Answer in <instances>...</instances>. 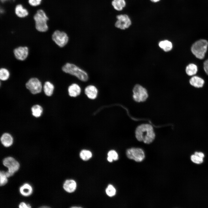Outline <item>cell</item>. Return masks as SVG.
<instances>
[{
	"label": "cell",
	"mask_w": 208,
	"mask_h": 208,
	"mask_svg": "<svg viewBox=\"0 0 208 208\" xmlns=\"http://www.w3.org/2000/svg\"><path fill=\"white\" fill-rule=\"evenodd\" d=\"M7 177L5 172L3 171L0 172V185L1 186L5 185L8 182Z\"/></svg>",
	"instance_id": "4316f807"
},
{
	"label": "cell",
	"mask_w": 208,
	"mask_h": 208,
	"mask_svg": "<svg viewBox=\"0 0 208 208\" xmlns=\"http://www.w3.org/2000/svg\"><path fill=\"white\" fill-rule=\"evenodd\" d=\"M194 154L203 158L204 157V154L201 152H195Z\"/></svg>",
	"instance_id": "d6a6232c"
},
{
	"label": "cell",
	"mask_w": 208,
	"mask_h": 208,
	"mask_svg": "<svg viewBox=\"0 0 208 208\" xmlns=\"http://www.w3.org/2000/svg\"><path fill=\"white\" fill-rule=\"evenodd\" d=\"M191 159L194 163L197 164H201L203 161V158L200 157L195 154L191 156Z\"/></svg>",
	"instance_id": "83f0119b"
},
{
	"label": "cell",
	"mask_w": 208,
	"mask_h": 208,
	"mask_svg": "<svg viewBox=\"0 0 208 208\" xmlns=\"http://www.w3.org/2000/svg\"><path fill=\"white\" fill-rule=\"evenodd\" d=\"M54 89L53 85L49 81H46L44 85L43 89L45 94L48 96H51Z\"/></svg>",
	"instance_id": "ffe728a7"
},
{
	"label": "cell",
	"mask_w": 208,
	"mask_h": 208,
	"mask_svg": "<svg viewBox=\"0 0 208 208\" xmlns=\"http://www.w3.org/2000/svg\"><path fill=\"white\" fill-rule=\"evenodd\" d=\"M42 0H28L29 4L32 6L35 7L40 5Z\"/></svg>",
	"instance_id": "f546056e"
},
{
	"label": "cell",
	"mask_w": 208,
	"mask_h": 208,
	"mask_svg": "<svg viewBox=\"0 0 208 208\" xmlns=\"http://www.w3.org/2000/svg\"><path fill=\"white\" fill-rule=\"evenodd\" d=\"M52 39L60 47L65 46L69 41V37L65 32L59 30L55 31L52 35Z\"/></svg>",
	"instance_id": "5b68a950"
},
{
	"label": "cell",
	"mask_w": 208,
	"mask_h": 208,
	"mask_svg": "<svg viewBox=\"0 0 208 208\" xmlns=\"http://www.w3.org/2000/svg\"><path fill=\"white\" fill-rule=\"evenodd\" d=\"M85 92L88 98L91 99H95L97 95L98 90L97 88L93 85L87 86L85 89Z\"/></svg>",
	"instance_id": "7c38bea8"
},
{
	"label": "cell",
	"mask_w": 208,
	"mask_h": 208,
	"mask_svg": "<svg viewBox=\"0 0 208 208\" xmlns=\"http://www.w3.org/2000/svg\"><path fill=\"white\" fill-rule=\"evenodd\" d=\"M1 141L2 144L5 147L10 146L13 142V139L11 135L6 133L3 134L1 138Z\"/></svg>",
	"instance_id": "ac0fdd59"
},
{
	"label": "cell",
	"mask_w": 208,
	"mask_h": 208,
	"mask_svg": "<svg viewBox=\"0 0 208 208\" xmlns=\"http://www.w3.org/2000/svg\"><path fill=\"white\" fill-rule=\"evenodd\" d=\"M208 46V41L205 39H200L195 42L192 45L191 51L196 57L200 59H203Z\"/></svg>",
	"instance_id": "277c9868"
},
{
	"label": "cell",
	"mask_w": 208,
	"mask_h": 208,
	"mask_svg": "<svg viewBox=\"0 0 208 208\" xmlns=\"http://www.w3.org/2000/svg\"><path fill=\"white\" fill-rule=\"evenodd\" d=\"M111 3L114 9L119 11L122 10L126 5L125 0H113Z\"/></svg>",
	"instance_id": "d6986e66"
},
{
	"label": "cell",
	"mask_w": 208,
	"mask_h": 208,
	"mask_svg": "<svg viewBox=\"0 0 208 208\" xmlns=\"http://www.w3.org/2000/svg\"><path fill=\"white\" fill-rule=\"evenodd\" d=\"M127 157L135 161L140 162L144 159L145 155L143 150L141 148H132L128 149L126 152Z\"/></svg>",
	"instance_id": "8992f818"
},
{
	"label": "cell",
	"mask_w": 208,
	"mask_h": 208,
	"mask_svg": "<svg viewBox=\"0 0 208 208\" xmlns=\"http://www.w3.org/2000/svg\"><path fill=\"white\" fill-rule=\"evenodd\" d=\"M33 18L35 21V28L38 31L44 32L48 30L47 21L49 18L43 10L40 9L37 10Z\"/></svg>",
	"instance_id": "3957f363"
},
{
	"label": "cell",
	"mask_w": 208,
	"mask_h": 208,
	"mask_svg": "<svg viewBox=\"0 0 208 208\" xmlns=\"http://www.w3.org/2000/svg\"><path fill=\"white\" fill-rule=\"evenodd\" d=\"M13 53L15 58L18 60L23 61L27 57L28 55V49L26 46H20L15 48Z\"/></svg>",
	"instance_id": "8fae6325"
},
{
	"label": "cell",
	"mask_w": 208,
	"mask_h": 208,
	"mask_svg": "<svg viewBox=\"0 0 208 208\" xmlns=\"http://www.w3.org/2000/svg\"><path fill=\"white\" fill-rule=\"evenodd\" d=\"M15 13L18 17L23 18L27 16L29 12L27 10L24 8L22 4L16 5L15 8Z\"/></svg>",
	"instance_id": "9a60e30c"
},
{
	"label": "cell",
	"mask_w": 208,
	"mask_h": 208,
	"mask_svg": "<svg viewBox=\"0 0 208 208\" xmlns=\"http://www.w3.org/2000/svg\"><path fill=\"white\" fill-rule=\"evenodd\" d=\"M5 173L6 175L8 178L13 176L14 174V173L9 172L8 171H7V172H5Z\"/></svg>",
	"instance_id": "836d02e7"
},
{
	"label": "cell",
	"mask_w": 208,
	"mask_h": 208,
	"mask_svg": "<svg viewBox=\"0 0 208 208\" xmlns=\"http://www.w3.org/2000/svg\"><path fill=\"white\" fill-rule=\"evenodd\" d=\"M64 73L74 76L80 80L86 82L88 79L87 73L83 70L74 64L67 63L62 67Z\"/></svg>",
	"instance_id": "7a4b0ae2"
},
{
	"label": "cell",
	"mask_w": 208,
	"mask_h": 208,
	"mask_svg": "<svg viewBox=\"0 0 208 208\" xmlns=\"http://www.w3.org/2000/svg\"><path fill=\"white\" fill-rule=\"evenodd\" d=\"M135 136L138 141L149 144L154 140L155 134L151 125L148 124H143L136 128Z\"/></svg>",
	"instance_id": "6da1fadb"
},
{
	"label": "cell",
	"mask_w": 208,
	"mask_h": 208,
	"mask_svg": "<svg viewBox=\"0 0 208 208\" xmlns=\"http://www.w3.org/2000/svg\"><path fill=\"white\" fill-rule=\"evenodd\" d=\"M92 153L89 151L83 150L80 153L81 158L84 161H87L90 159L92 157Z\"/></svg>",
	"instance_id": "cb8c5ba5"
},
{
	"label": "cell",
	"mask_w": 208,
	"mask_h": 208,
	"mask_svg": "<svg viewBox=\"0 0 208 208\" xmlns=\"http://www.w3.org/2000/svg\"><path fill=\"white\" fill-rule=\"evenodd\" d=\"M189 82L192 86L197 88L202 87L204 83V80L197 76L192 77L190 79Z\"/></svg>",
	"instance_id": "e0dca14e"
},
{
	"label": "cell",
	"mask_w": 208,
	"mask_h": 208,
	"mask_svg": "<svg viewBox=\"0 0 208 208\" xmlns=\"http://www.w3.org/2000/svg\"><path fill=\"white\" fill-rule=\"evenodd\" d=\"M25 86L26 88L33 94L40 93L42 89L41 83L36 78L30 79L26 83Z\"/></svg>",
	"instance_id": "9c48e42d"
},
{
	"label": "cell",
	"mask_w": 208,
	"mask_h": 208,
	"mask_svg": "<svg viewBox=\"0 0 208 208\" xmlns=\"http://www.w3.org/2000/svg\"><path fill=\"white\" fill-rule=\"evenodd\" d=\"M73 207V208H75V207H76V208H77V207L80 208V207Z\"/></svg>",
	"instance_id": "f35d334b"
},
{
	"label": "cell",
	"mask_w": 208,
	"mask_h": 208,
	"mask_svg": "<svg viewBox=\"0 0 208 208\" xmlns=\"http://www.w3.org/2000/svg\"><path fill=\"white\" fill-rule=\"evenodd\" d=\"M203 66L205 72L208 75V60H207L204 62Z\"/></svg>",
	"instance_id": "1f68e13d"
},
{
	"label": "cell",
	"mask_w": 208,
	"mask_h": 208,
	"mask_svg": "<svg viewBox=\"0 0 208 208\" xmlns=\"http://www.w3.org/2000/svg\"><path fill=\"white\" fill-rule=\"evenodd\" d=\"M77 187L76 182L73 180H66L63 184V187L64 190L69 193L74 192Z\"/></svg>",
	"instance_id": "5bb4252c"
},
{
	"label": "cell",
	"mask_w": 208,
	"mask_h": 208,
	"mask_svg": "<svg viewBox=\"0 0 208 208\" xmlns=\"http://www.w3.org/2000/svg\"><path fill=\"white\" fill-rule=\"evenodd\" d=\"M159 45L160 48L166 52L170 51L172 47L171 42L167 40L161 41L159 42Z\"/></svg>",
	"instance_id": "44dd1931"
},
{
	"label": "cell",
	"mask_w": 208,
	"mask_h": 208,
	"mask_svg": "<svg viewBox=\"0 0 208 208\" xmlns=\"http://www.w3.org/2000/svg\"><path fill=\"white\" fill-rule=\"evenodd\" d=\"M161 0H150V1L154 3H157L159 2Z\"/></svg>",
	"instance_id": "e575fe53"
},
{
	"label": "cell",
	"mask_w": 208,
	"mask_h": 208,
	"mask_svg": "<svg viewBox=\"0 0 208 208\" xmlns=\"http://www.w3.org/2000/svg\"><path fill=\"white\" fill-rule=\"evenodd\" d=\"M41 207V208H48L49 207H47V206H45V207L43 206V207Z\"/></svg>",
	"instance_id": "74e56055"
},
{
	"label": "cell",
	"mask_w": 208,
	"mask_h": 208,
	"mask_svg": "<svg viewBox=\"0 0 208 208\" xmlns=\"http://www.w3.org/2000/svg\"><path fill=\"white\" fill-rule=\"evenodd\" d=\"M11 0H0L3 3H4L6 1H10Z\"/></svg>",
	"instance_id": "8d00e7d4"
},
{
	"label": "cell",
	"mask_w": 208,
	"mask_h": 208,
	"mask_svg": "<svg viewBox=\"0 0 208 208\" xmlns=\"http://www.w3.org/2000/svg\"><path fill=\"white\" fill-rule=\"evenodd\" d=\"M117 19L115 23V27L121 30L129 28L132 25L131 20L127 14H120L116 16Z\"/></svg>",
	"instance_id": "ba28073f"
},
{
	"label": "cell",
	"mask_w": 208,
	"mask_h": 208,
	"mask_svg": "<svg viewBox=\"0 0 208 208\" xmlns=\"http://www.w3.org/2000/svg\"><path fill=\"white\" fill-rule=\"evenodd\" d=\"M107 155L111 158L113 160L115 161L118 159V154L115 150H111L109 151Z\"/></svg>",
	"instance_id": "f1b7e54d"
},
{
	"label": "cell",
	"mask_w": 208,
	"mask_h": 208,
	"mask_svg": "<svg viewBox=\"0 0 208 208\" xmlns=\"http://www.w3.org/2000/svg\"><path fill=\"white\" fill-rule=\"evenodd\" d=\"M33 116L36 117H38L41 115L42 109L41 107L38 105L33 106L31 109Z\"/></svg>",
	"instance_id": "603a6c76"
},
{
	"label": "cell",
	"mask_w": 208,
	"mask_h": 208,
	"mask_svg": "<svg viewBox=\"0 0 208 208\" xmlns=\"http://www.w3.org/2000/svg\"><path fill=\"white\" fill-rule=\"evenodd\" d=\"M19 191L23 196H28L32 194L33 189L30 184L27 183H25L20 187Z\"/></svg>",
	"instance_id": "2e32d148"
},
{
	"label": "cell",
	"mask_w": 208,
	"mask_h": 208,
	"mask_svg": "<svg viewBox=\"0 0 208 208\" xmlns=\"http://www.w3.org/2000/svg\"><path fill=\"white\" fill-rule=\"evenodd\" d=\"M19 208H30L31 207L30 205L27 204L25 203L22 202L19 204Z\"/></svg>",
	"instance_id": "4dcf8cb0"
},
{
	"label": "cell",
	"mask_w": 208,
	"mask_h": 208,
	"mask_svg": "<svg viewBox=\"0 0 208 208\" xmlns=\"http://www.w3.org/2000/svg\"><path fill=\"white\" fill-rule=\"evenodd\" d=\"M3 164L5 166L8 168V171L14 174L18 170L20 167L19 162L11 157L4 158L3 160Z\"/></svg>",
	"instance_id": "30bf717a"
},
{
	"label": "cell",
	"mask_w": 208,
	"mask_h": 208,
	"mask_svg": "<svg viewBox=\"0 0 208 208\" xmlns=\"http://www.w3.org/2000/svg\"><path fill=\"white\" fill-rule=\"evenodd\" d=\"M198 68L196 65L194 64H190L186 67L185 71L189 76H192L195 75L197 71Z\"/></svg>",
	"instance_id": "7402d4cb"
},
{
	"label": "cell",
	"mask_w": 208,
	"mask_h": 208,
	"mask_svg": "<svg viewBox=\"0 0 208 208\" xmlns=\"http://www.w3.org/2000/svg\"><path fill=\"white\" fill-rule=\"evenodd\" d=\"M107 160L109 162H112L113 160L111 158L108 156L107 157Z\"/></svg>",
	"instance_id": "d590c367"
},
{
	"label": "cell",
	"mask_w": 208,
	"mask_h": 208,
	"mask_svg": "<svg viewBox=\"0 0 208 208\" xmlns=\"http://www.w3.org/2000/svg\"><path fill=\"white\" fill-rule=\"evenodd\" d=\"M9 71L4 68H1L0 69V79L3 81H6L8 79L10 76Z\"/></svg>",
	"instance_id": "d4e9b609"
},
{
	"label": "cell",
	"mask_w": 208,
	"mask_h": 208,
	"mask_svg": "<svg viewBox=\"0 0 208 208\" xmlns=\"http://www.w3.org/2000/svg\"><path fill=\"white\" fill-rule=\"evenodd\" d=\"M133 92V99L136 102H144L148 97V94L146 89L139 84H136L134 86Z\"/></svg>",
	"instance_id": "52a82bcc"
},
{
	"label": "cell",
	"mask_w": 208,
	"mask_h": 208,
	"mask_svg": "<svg viewBox=\"0 0 208 208\" xmlns=\"http://www.w3.org/2000/svg\"><path fill=\"white\" fill-rule=\"evenodd\" d=\"M116 190L112 185H109L106 189V192L107 195L110 197L114 196L116 194Z\"/></svg>",
	"instance_id": "484cf974"
},
{
	"label": "cell",
	"mask_w": 208,
	"mask_h": 208,
	"mask_svg": "<svg viewBox=\"0 0 208 208\" xmlns=\"http://www.w3.org/2000/svg\"><path fill=\"white\" fill-rule=\"evenodd\" d=\"M81 88L79 86L77 83H73L70 85L68 88L69 95L71 97H76L81 92Z\"/></svg>",
	"instance_id": "4fadbf2b"
},
{
	"label": "cell",
	"mask_w": 208,
	"mask_h": 208,
	"mask_svg": "<svg viewBox=\"0 0 208 208\" xmlns=\"http://www.w3.org/2000/svg\"><path fill=\"white\" fill-rule=\"evenodd\" d=\"M207 60H208V59H207Z\"/></svg>",
	"instance_id": "ab89813d"
}]
</instances>
